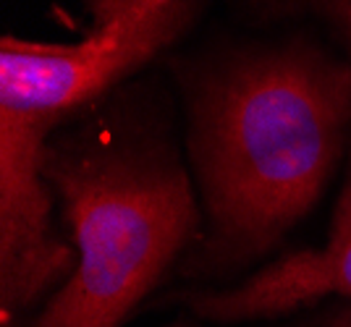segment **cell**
<instances>
[{
  "instance_id": "7a4b0ae2",
  "label": "cell",
  "mask_w": 351,
  "mask_h": 327,
  "mask_svg": "<svg viewBox=\"0 0 351 327\" xmlns=\"http://www.w3.org/2000/svg\"><path fill=\"white\" fill-rule=\"evenodd\" d=\"M45 179L76 265L27 327H126L202 236L160 97L129 81L63 123L47 139Z\"/></svg>"
},
{
  "instance_id": "5b68a950",
  "label": "cell",
  "mask_w": 351,
  "mask_h": 327,
  "mask_svg": "<svg viewBox=\"0 0 351 327\" xmlns=\"http://www.w3.org/2000/svg\"><path fill=\"white\" fill-rule=\"evenodd\" d=\"M333 298L351 301V149L322 246L283 252L226 288H176L152 306L191 312L213 327H234L278 319Z\"/></svg>"
},
{
  "instance_id": "277c9868",
  "label": "cell",
  "mask_w": 351,
  "mask_h": 327,
  "mask_svg": "<svg viewBox=\"0 0 351 327\" xmlns=\"http://www.w3.org/2000/svg\"><path fill=\"white\" fill-rule=\"evenodd\" d=\"M50 134L37 120L0 110V327L29 325L76 265L45 179Z\"/></svg>"
},
{
  "instance_id": "8992f818",
  "label": "cell",
  "mask_w": 351,
  "mask_h": 327,
  "mask_svg": "<svg viewBox=\"0 0 351 327\" xmlns=\"http://www.w3.org/2000/svg\"><path fill=\"white\" fill-rule=\"evenodd\" d=\"M249 327H351V301H322L302 312L286 314L278 319H265Z\"/></svg>"
},
{
  "instance_id": "3957f363",
  "label": "cell",
  "mask_w": 351,
  "mask_h": 327,
  "mask_svg": "<svg viewBox=\"0 0 351 327\" xmlns=\"http://www.w3.org/2000/svg\"><path fill=\"white\" fill-rule=\"evenodd\" d=\"M79 42L3 37L0 110L50 131L126 87L191 27L197 0H87Z\"/></svg>"
},
{
  "instance_id": "6da1fadb",
  "label": "cell",
  "mask_w": 351,
  "mask_h": 327,
  "mask_svg": "<svg viewBox=\"0 0 351 327\" xmlns=\"http://www.w3.org/2000/svg\"><path fill=\"white\" fill-rule=\"evenodd\" d=\"M171 66L202 207V236L178 278L226 288L270 262L346 163L351 60L289 40Z\"/></svg>"
},
{
  "instance_id": "ba28073f",
  "label": "cell",
  "mask_w": 351,
  "mask_h": 327,
  "mask_svg": "<svg viewBox=\"0 0 351 327\" xmlns=\"http://www.w3.org/2000/svg\"><path fill=\"white\" fill-rule=\"evenodd\" d=\"M160 327H213V325L202 322L199 317H194L191 312H176V317H171V319Z\"/></svg>"
},
{
  "instance_id": "52a82bcc",
  "label": "cell",
  "mask_w": 351,
  "mask_h": 327,
  "mask_svg": "<svg viewBox=\"0 0 351 327\" xmlns=\"http://www.w3.org/2000/svg\"><path fill=\"white\" fill-rule=\"evenodd\" d=\"M291 3L322 18L343 50V58L351 60V0H291Z\"/></svg>"
}]
</instances>
